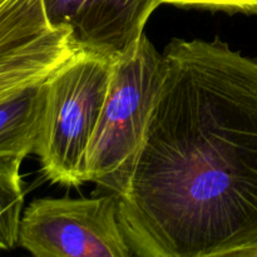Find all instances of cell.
Returning a JSON list of instances; mask_svg holds the SVG:
<instances>
[{
	"instance_id": "9",
	"label": "cell",
	"mask_w": 257,
	"mask_h": 257,
	"mask_svg": "<svg viewBox=\"0 0 257 257\" xmlns=\"http://www.w3.org/2000/svg\"><path fill=\"white\" fill-rule=\"evenodd\" d=\"M163 4L227 13H257V0H165Z\"/></svg>"
},
{
	"instance_id": "3",
	"label": "cell",
	"mask_w": 257,
	"mask_h": 257,
	"mask_svg": "<svg viewBox=\"0 0 257 257\" xmlns=\"http://www.w3.org/2000/svg\"><path fill=\"white\" fill-rule=\"evenodd\" d=\"M114 58L78 49L45 79L35 155L50 182L64 187L87 182L85 156L107 95Z\"/></svg>"
},
{
	"instance_id": "4",
	"label": "cell",
	"mask_w": 257,
	"mask_h": 257,
	"mask_svg": "<svg viewBox=\"0 0 257 257\" xmlns=\"http://www.w3.org/2000/svg\"><path fill=\"white\" fill-rule=\"evenodd\" d=\"M19 243L37 257L135 255L115 193L89 198H39L22 216Z\"/></svg>"
},
{
	"instance_id": "7",
	"label": "cell",
	"mask_w": 257,
	"mask_h": 257,
	"mask_svg": "<svg viewBox=\"0 0 257 257\" xmlns=\"http://www.w3.org/2000/svg\"><path fill=\"white\" fill-rule=\"evenodd\" d=\"M45 103V79L0 103V157L34 153Z\"/></svg>"
},
{
	"instance_id": "2",
	"label": "cell",
	"mask_w": 257,
	"mask_h": 257,
	"mask_svg": "<svg viewBox=\"0 0 257 257\" xmlns=\"http://www.w3.org/2000/svg\"><path fill=\"white\" fill-rule=\"evenodd\" d=\"M163 68V55L145 34L114 58L85 156L87 182L115 195L122 192L162 85Z\"/></svg>"
},
{
	"instance_id": "1",
	"label": "cell",
	"mask_w": 257,
	"mask_h": 257,
	"mask_svg": "<svg viewBox=\"0 0 257 257\" xmlns=\"http://www.w3.org/2000/svg\"><path fill=\"white\" fill-rule=\"evenodd\" d=\"M118 196L133 253L257 256V62L216 38L173 39Z\"/></svg>"
},
{
	"instance_id": "6",
	"label": "cell",
	"mask_w": 257,
	"mask_h": 257,
	"mask_svg": "<svg viewBox=\"0 0 257 257\" xmlns=\"http://www.w3.org/2000/svg\"><path fill=\"white\" fill-rule=\"evenodd\" d=\"M165 0H43L50 25L70 33L77 49L117 57L141 35Z\"/></svg>"
},
{
	"instance_id": "5",
	"label": "cell",
	"mask_w": 257,
	"mask_h": 257,
	"mask_svg": "<svg viewBox=\"0 0 257 257\" xmlns=\"http://www.w3.org/2000/svg\"><path fill=\"white\" fill-rule=\"evenodd\" d=\"M78 50L48 22L43 0H0V103L47 79Z\"/></svg>"
},
{
	"instance_id": "8",
	"label": "cell",
	"mask_w": 257,
	"mask_h": 257,
	"mask_svg": "<svg viewBox=\"0 0 257 257\" xmlns=\"http://www.w3.org/2000/svg\"><path fill=\"white\" fill-rule=\"evenodd\" d=\"M24 158L0 157V251L19 242L24 206L20 166Z\"/></svg>"
}]
</instances>
